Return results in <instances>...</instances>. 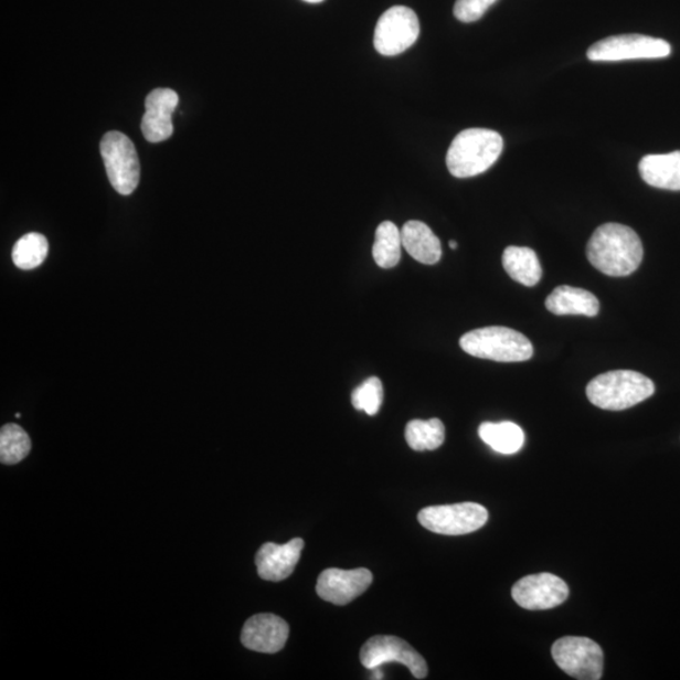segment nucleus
<instances>
[{
  "mask_svg": "<svg viewBox=\"0 0 680 680\" xmlns=\"http://www.w3.org/2000/svg\"><path fill=\"white\" fill-rule=\"evenodd\" d=\"M586 255L598 272L621 277L638 270L644 248L640 237L633 229L620 223H606L589 238Z\"/></svg>",
  "mask_w": 680,
  "mask_h": 680,
  "instance_id": "1",
  "label": "nucleus"
},
{
  "mask_svg": "<svg viewBox=\"0 0 680 680\" xmlns=\"http://www.w3.org/2000/svg\"><path fill=\"white\" fill-rule=\"evenodd\" d=\"M503 148V138L495 130H464L455 137L447 150V169L456 178L477 177L497 162Z\"/></svg>",
  "mask_w": 680,
  "mask_h": 680,
  "instance_id": "2",
  "label": "nucleus"
},
{
  "mask_svg": "<svg viewBox=\"0 0 680 680\" xmlns=\"http://www.w3.org/2000/svg\"><path fill=\"white\" fill-rule=\"evenodd\" d=\"M655 383L635 371H610L589 381L586 395L598 408L623 411L655 395Z\"/></svg>",
  "mask_w": 680,
  "mask_h": 680,
  "instance_id": "3",
  "label": "nucleus"
},
{
  "mask_svg": "<svg viewBox=\"0 0 680 680\" xmlns=\"http://www.w3.org/2000/svg\"><path fill=\"white\" fill-rule=\"evenodd\" d=\"M460 347L465 353L495 362H525L533 357L531 340L514 329L487 327L464 334Z\"/></svg>",
  "mask_w": 680,
  "mask_h": 680,
  "instance_id": "4",
  "label": "nucleus"
},
{
  "mask_svg": "<svg viewBox=\"0 0 680 680\" xmlns=\"http://www.w3.org/2000/svg\"><path fill=\"white\" fill-rule=\"evenodd\" d=\"M107 177L116 192L129 195L140 181V164L136 147L120 131L105 134L100 142Z\"/></svg>",
  "mask_w": 680,
  "mask_h": 680,
  "instance_id": "5",
  "label": "nucleus"
},
{
  "mask_svg": "<svg viewBox=\"0 0 680 680\" xmlns=\"http://www.w3.org/2000/svg\"><path fill=\"white\" fill-rule=\"evenodd\" d=\"M418 522L429 532L463 535L477 532L488 522L487 508L478 503L427 507L418 513Z\"/></svg>",
  "mask_w": 680,
  "mask_h": 680,
  "instance_id": "6",
  "label": "nucleus"
},
{
  "mask_svg": "<svg viewBox=\"0 0 680 680\" xmlns=\"http://www.w3.org/2000/svg\"><path fill=\"white\" fill-rule=\"evenodd\" d=\"M419 21L413 9L396 6L384 12L374 31V49L382 56H397L413 47L419 35Z\"/></svg>",
  "mask_w": 680,
  "mask_h": 680,
  "instance_id": "7",
  "label": "nucleus"
},
{
  "mask_svg": "<svg viewBox=\"0 0 680 680\" xmlns=\"http://www.w3.org/2000/svg\"><path fill=\"white\" fill-rule=\"evenodd\" d=\"M556 665L572 678L598 680L604 673V651L598 644L583 637L559 639L552 646Z\"/></svg>",
  "mask_w": 680,
  "mask_h": 680,
  "instance_id": "8",
  "label": "nucleus"
},
{
  "mask_svg": "<svg viewBox=\"0 0 680 680\" xmlns=\"http://www.w3.org/2000/svg\"><path fill=\"white\" fill-rule=\"evenodd\" d=\"M672 47L660 39L642 34H621L596 42L587 51V59L594 62H619L630 60L665 59Z\"/></svg>",
  "mask_w": 680,
  "mask_h": 680,
  "instance_id": "9",
  "label": "nucleus"
},
{
  "mask_svg": "<svg viewBox=\"0 0 680 680\" xmlns=\"http://www.w3.org/2000/svg\"><path fill=\"white\" fill-rule=\"evenodd\" d=\"M361 661L370 670L396 661L407 667L416 679L427 676L425 659L407 641L391 635H378L366 641L361 650Z\"/></svg>",
  "mask_w": 680,
  "mask_h": 680,
  "instance_id": "10",
  "label": "nucleus"
},
{
  "mask_svg": "<svg viewBox=\"0 0 680 680\" xmlns=\"http://www.w3.org/2000/svg\"><path fill=\"white\" fill-rule=\"evenodd\" d=\"M570 589L565 581L552 574H536L519 580L512 588L514 602L525 610H550L565 603Z\"/></svg>",
  "mask_w": 680,
  "mask_h": 680,
  "instance_id": "11",
  "label": "nucleus"
},
{
  "mask_svg": "<svg viewBox=\"0 0 680 680\" xmlns=\"http://www.w3.org/2000/svg\"><path fill=\"white\" fill-rule=\"evenodd\" d=\"M372 581V572L366 569H328L319 575L317 593L330 604L347 605L365 593Z\"/></svg>",
  "mask_w": 680,
  "mask_h": 680,
  "instance_id": "12",
  "label": "nucleus"
},
{
  "mask_svg": "<svg viewBox=\"0 0 680 680\" xmlns=\"http://www.w3.org/2000/svg\"><path fill=\"white\" fill-rule=\"evenodd\" d=\"M289 633V625L281 617L274 614H258L245 623L241 641L249 650L275 655L285 647Z\"/></svg>",
  "mask_w": 680,
  "mask_h": 680,
  "instance_id": "13",
  "label": "nucleus"
},
{
  "mask_svg": "<svg viewBox=\"0 0 680 680\" xmlns=\"http://www.w3.org/2000/svg\"><path fill=\"white\" fill-rule=\"evenodd\" d=\"M179 96L172 88H156L146 98V115L142 116V136L150 142L168 140L173 134L172 115Z\"/></svg>",
  "mask_w": 680,
  "mask_h": 680,
  "instance_id": "14",
  "label": "nucleus"
},
{
  "mask_svg": "<svg viewBox=\"0 0 680 680\" xmlns=\"http://www.w3.org/2000/svg\"><path fill=\"white\" fill-rule=\"evenodd\" d=\"M304 541L294 539L285 544L265 543L256 553L258 576L272 583L290 577L301 556Z\"/></svg>",
  "mask_w": 680,
  "mask_h": 680,
  "instance_id": "15",
  "label": "nucleus"
},
{
  "mask_svg": "<svg viewBox=\"0 0 680 680\" xmlns=\"http://www.w3.org/2000/svg\"><path fill=\"white\" fill-rule=\"evenodd\" d=\"M402 246L416 262L435 265L440 262L443 248L440 240L426 223L410 221L401 230Z\"/></svg>",
  "mask_w": 680,
  "mask_h": 680,
  "instance_id": "16",
  "label": "nucleus"
},
{
  "mask_svg": "<svg viewBox=\"0 0 680 680\" xmlns=\"http://www.w3.org/2000/svg\"><path fill=\"white\" fill-rule=\"evenodd\" d=\"M545 308L556 316L596 317L599 302L594 294L574 286L562 285L545 299Z\"/></svg>",
  "mask_w": 680,
  "mask_h": 680,
  "instance_id": "17",
  "label": "nucleus"
},
{
  "mask_svg": "<svg viewBox=\"0 0 680 680\" xmlns=\"http://www.w3.org/2000/svg\"><path fill=\"white\" fill-rule=\"evenodd\" d=\"M642 181L660 190L680 191V151L650 155L639 163Z\"/></svg>",
  "mask_w": 680,
  "mask_h": 680,
  "instance_id": "18",
  "label": "nucleus"
},
{
  "mask_svg": "<svg viewBox=\"0 0 680 680\" xmlns=\"http://www.w3.org/2000/svg\"><path fill=\"white\" fill-rule=\"evenodd\" d=\"M503 266L514 281L528 288L541 280L542 266L539 256L530 247H507L503 254Z\"/></svg>",
  "mask_w": 680,
  "mask_h": 680,
  "instance_id": "19",
  "label": "nucleus"
},
{
  "mask_svg": "<svg viewBox=\"0 0 680 680\" xmlns=\"http://www.w3.org/2000/svg\"><path fill=\"white\" fill-rule=\"evenodd\" d=\"M479 436L491 449L503 455L518 453L522 449L525 440L523 429L510 422L481 424Z\"/></svg>",
  "mask_w": 680,
  "mask_h": 680,
  "instance_id": "20",
  "label": "nucleus"
},
{
  "mask_svg": "<svg viewBox=\"0 0 680 680\" xmlns=\"http://www.w3.org/2000/svg\"><path fill=\"white\" fill-rule=\"evenodd\" d=\"M402 236L401 231L390 221H384L375 231L373 244V258L382 268L395 267L401 259Z\"/></svg>",
  "mask_w": 680,
  "mask_h": 680,
  "instance_id": "21",
  "label": "nucleus"
},
{
  "mask_svg": "<svg viewBox=\"0 0 680 680\" xmlns=\"http://www.w3.org/2000/svg\"><path fill=\"white\" fill-rule=\"evenodd\" d=\"M406 442L415 451H433L445 442V426L442 419H413L406 426Z\"/></svg>",
  "mask_w": 680,
  "mask_h": 680,
  "instance_id": "22",
  "label": "nucleus"
},
{
  "mask_svg": "<svg viewBox=\"0 0 680 680\" xmlns=\"http://www.w3.org/2000/svg\"><path fill=\"white\" fill-rule=\"evenodd\" d=\"M31 449V438L21 426L8 424L0 429V460L3 464L21 463Z\"/></svg>",
  "mask_w": 680,
  "mask_h": 680,
  "instance_id": "23",
  "label": "nucleus"
},
{
  "mask_svg": "<svg viewBox=\"0 0 680 680\" xmlns=\"http://www.w3.org/2000/svg\"><path fill=\"white\" fill-rule=\"evenodd\" d=\"M49 255V241L41 234L25 235L14 245L12 257L17 267L33 270L41 266Z\"/></svg>",
  "mask_w": 680,
  "mask_h": 680,
  "instance_id": "24",
  "label": "nucleus"
},
{
  "mask_svg": "<svg viewBox=\"0 0 680 680\" xmlns=\"http://www.w3.org/2000/svg\"><path fill=\"white\" fill-rule=\"evenodd\" d=\"M383 401L382 382L378 378L365 380L360 387L352 393V405L358 411H364L366 415L379 414Z\"/></svg>",
  "mask_w": 680,
  "mask_h": 680,
  "instance_id": "25",
  "label": "nucleus"
},
{
  "mask_svg": "<svg viewBox=\"0 0 680 680\" xmlns=\"http://www.w3.org/2000/svg\"><path fill=\"white\" fill-rule=\"evenodd\" d=\"M497 2L498 0H456L454 15L464 23L477 22Z\"/></svg>",
  "mask_w": 680,
  "mask_h": 680,
  "instance_id": "26",
  "label": "nucleus"
},
{
  "mask_svg": "<svg viewBox=\"0 0 680 680\" xmlns=\"http://www.w3.org/2000/svg\"><path fill=\"white\" fill-rule=\"evenodd\" d=\"M372 673H373L372 679H383V674L380 668L372 669Z\"/></svg>",
  "mask_w": 680,
  "mask_h": 680,
  "instance_id": "27",
  "label": "nucleus"
},
{
  "mask_svg": "<svg viewBox=\"0 0 680 680\" xmlns=\"http://www.w3.org/2000/svg\"><path fill=\"white\" fill-rule=\"evenodd\" d=\"M304 2L311 3V4H317V3L325 2V0H304Z\"/></svg>",
  "mask_w": 680,
  "mask_h": 680,
  "instance_id": "28",
  "label": "nucleus"
},
{
  "mask_svg": "<svg viewBox=\"0 0 680 680\" xmlns=\"http://www.w3.org/2000/svg\"><path fill=\"white\" fill-rule=\"evenodd\" d=\"M449 246H450L453 249H456V248H458V243H456V241H454V240H453V241H450Z\"/></svg>",
  "mask_w": 680,
  "mask_h": 680,
  "instance_id": "29",
  "label": "nucleus"
}]
</instances>
